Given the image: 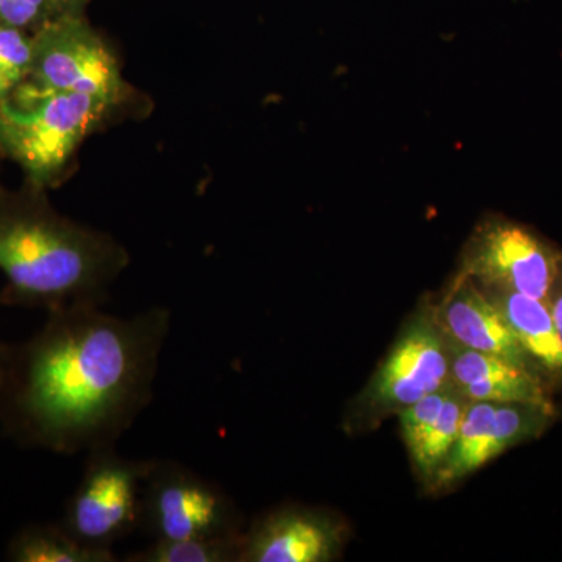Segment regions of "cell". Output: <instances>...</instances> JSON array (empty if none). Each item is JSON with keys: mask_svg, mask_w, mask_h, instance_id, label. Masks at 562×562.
I'll return each mask as SVG.
<instances>
[{"mask_svg": "<svg viewBox=\"0 0 562 562\" xmlns=\"http://www.w3.org/2000/svg\"><path fill=\"white\" fill-rule=\"evenodd\" d=\"M239 538L151 541L125 562H239Z\"/></svg>", "mask_w": 562, "mask_h": 562, "instance_id": "2e32d148", "label": "cell"}, {"mask_svg": "<svg viewBox=\"0 0 562 562\" xmlns=\"http://www.w3.org/2000/svg\"><path fill=\"white\" fill-rule=\"evenodd\" d=\"M138 530L151 541L233 539L243 535L244 522L220 484L180 462L151 458Z\"/></svg>", "mask_w": 562, "mask_h": 562, "instance_id": "8992f818", "label": "cell"}, {"mask_svg": "<svg viewBox=\"0 0 562 562\" xmlns=\"http://www.w3.org/2000/svg\"><path fill=\"white\" fill-rule=\"evenodd\" d=\"M562 255L524 225L484 217L462 249L458 272L486 290L519 292L549 302Z\"/></svg>", "mask_w": 562, "mask_h": 562, "instance_id": "ba28073f", "label": "cell"}, {"mask_svg": "<svg viewBox=\"0 0 562 562\" xmlns=\"http://www.w3.org/2000/svg\"><path fill=\"white\" fill-rule=\"evenodd\" d=\"M83 473L65 505L60 524L94 550L113 547L138 530L140 495L150 460H131L116 447L85 454Z\"/></svg>", "mask_w": 562, "mask_h": 562, "instance_id": "52a82bcc", "label": "cell"}, {"mask_svg": "<svg viewBox=\"0 0 562 562\" xmlns=\"http://www.w3.org/2000/svg\"><path fill=\"white\" fill-rule=\"evenodd\" d=\"M7 350H9V344L0 341V387H2L3 372H5Z\"/></svg>", "mask_w": 562, "mask_h": 562, "instance_id": "44dd1931", "label": "cell"}, {"mask_svg": "<svg viewBox=\"0 0 562 562\" xmlns=\"http://www.w3.org/2000/svg\"><path fill=\"white\" fill-rule=\"evenodd\" d=\"M31 66V33L0 22V83L10 95L29 80Z\"/></svg>", "mask_w": 562, "mask_h": 562, "instance_id": "e0dca14e", "label": "cell"}, {"mask_svg": "<svg viewBox=\"0 0 562 562\" xmlns=\"http://www.w3.org/2000/svg\"><path fill=\"white\" fill-rule=\"evenodd\" d=\"M468 405L450 382L397 414L414 472L428 492L452 453Z\"/></svg>", "mask_w": 562, "mask_h": 562, "instance_id": "7c38bea8", "label": "cell"}, {"mask_svg": "<svg viewBox=\"0 0 562 562\" xmlns=\"http://www.w3.org/2000/svg\"><path fill=\"white\" fill-rule=\"evenodd\" d=\"M124 111L79 92L41 90L22 83L0 102V155L21 169L25 183L50 191L92 133Z\"/></svg>", "mask_w": 562, "mask_h": 562, "instance_id": "3957f363", "label": "cell"}, {"mask_svg": "<svg viewBox=\"0 0 562 562\" xmlns=\"http://www.w3.org/2000/svg\"><path fill=\"white\" fill-rule=\"evenodd\" d=\"M55 16H60L52 0H0V22L35 33Z\"/></svg>", "mask_w": 562, "mask_h": 562, "instance_id": "ac0fdd59", "label": "cell"}, {"mask_svg": "<svg viewBox=\"0 0 562 562\" xmlns=\"http://www.w3.org/2000/svg\"><path fill=\"white\" fill-rule=\"evenodd\" d=\"M435 308L443 333L454 341L538 371L520 347L501 310L464 273L457 272L449 281L441 299L435 302Z\"/></svg>", "mask_w": 562, "mask_h": 562, "instance_id": "8fae6325", "label": "cell"}, {"mask_svg": "<svg viewBox=\"0 0 562 562\" xmlns=\"http://www.w3.org/2000/svg\"><path fill=\"white\" fill-rule=\"evenodd\" d=\"M549 306L550 312H552L554 325H557V330L560 333L562 342V268L560 276H558L557 281H554L552 291H550Z\"/></svg>", "mask_w": 562, "mask_h": 562, "instance_id": "d6986e66", "label": "cell"}, {"mask_svg": "<svg viewBox=\"0 0 562 562\" xmlns=\"http://www.w3.org/2000/svg\"><path fill=\"white\" fill-rule=\"evenodd\" d=\"M27 81L41 90L92 95L121 111L136 102L116 54L85 13L60 14L33 33Z\"/></svg>", "mask_w": 562, "mask_h": 562, "instance_id": "5b68a950", "label": "cell"}, {"mask_svg": "<svg viewBox=\"0 0 562 562\" xmlns=\"http://www.w3.org/2000/svg\"><path fill=\"white\" fill-rule=\"evenodd\" d=\"M2 161H3V157H2V155H0V171H2ZM0 184H2V181H0Z\"/></svg>", "mask_w": 562, "mask_h": 562, "instance_id": "603a6c76", "label": "cell"}, {"mask_svg": "<svg viewBox=\"0 0 562 562\" xmlns=\"http://www.w3.org/2000/svg\"><path fill=\"white\" fill-rule=\"evenodd\" d=\"M349 541L341 517L313 506L284 505L243 531L239 562H328Z\"/></svg>", "mask_w": 562, "mask_h": 562, "instance_id": "30bf717a", "label": "cell"}, {"mask_svg": "<svg viewBox=\"0 0 562 562\" xmlns=\"http://www.w3.org/2000/svg\"><path fill=\"white\" fill-rule=\"evenodd\" d=\"M553 416V405L469 402L457 443L436 476L431 494L449 491L506 450L538 438Z\"/></svg>", "mask_w": 562, "mask_h": 562, "instance_id": "9c48e42d", "label": "cell"}, {"mask_svg": "<svg viewBox=\"0 0 562 562\" xmlns=\"http://www.w3.org/2000/svg\"><path fill=\"white\" fill-rule=\"evenodd\" d=\"M90 0H52L58 14L85 13V7Z\"/></svg>", "mask_w": 562, "mask_h": 562, "instance_id": "ffe728a7", "label": "cell"}, {"mask_svg": "<svg viewBox=\"0 0 562 562\" xmlns=\"http://www.w3.org/2000/svg\"><path fill=\"white\" fill-rule=\"evenodd\" d=\"M482 290L501 310L532 364L542 371L562 376V342L549 302L519 294V292L486 290V288Z\"/></svg>", "mask_w": 562, "mask_h": 562, "instance_id": "5bb4252c", "label": "cell"}, {"mask_svg": "<svg viewBox=\"0 0 562 562\" xmlns=\"http://www.w3.org/2000/svg\"><path fill=\"white\" fill-rule=\"evenodd\" d=\"M171 312L131 317L101 305L47 313L24 342L9 344L0 428L25 449L88 454L116 447L154 398Z\"/></svg>", "mask_w": 562, "mask_h": 562, "instance_id": "6da1fadb", "label": "cell"}, {"mask_svg": "<svg viewBox=\"0 0 562 562\" xmlns=\"http://www.w3.org/2000/svg\"><path fill=\"white\" fill-rule=\"evenodd\" d=\"M131 266V254L110 233L70 220L52 205L49 191L22 181L0 184V301L46 313L72 305H103Z\"/></svg>", "mask_w": 562, "mask_h": 562, "instance_id": "7a4b0ae2", "label": "cell"}, {"mask_svg": "<svg viewBox=\"0 0 562 562\" xmlns=\"http://www.w3.org/2000/svg\"><path fill=\"white\" fill-rule=\"evenodd\" d=\"M5 557L13 562L120 561L114 552L83 546L60 522L25 525L10 539Z\"/></svg>", "mask_w": 562, "mask_h": 562, "instance_id": "9a60e30c", "label": "cell"}, {"mask_svg": "<svg viewBox=\"0 0 562 562\" xmlns=\"http://www.w3.org/2000/svg\"><path fill=\"white\" fill-rule=\"evenodd\" d=\"M450 384L449 357L435 302L417 305L403 324L382 364L373 372L346 417L350 431L371 430L387 416L422 401Z\"/></svg>", "mask_w": 562, "mask_h": 562, "instance_id": "277c9868", "label": "cell"}, {"mask_svg": "<svg viewBox=\"0 0 562 562\" xmlns=\"http://www.w3.org/2000/svg\"><path fill=\"white\" fill-rule=\"evenodd\" d=\"M10 94L7 92L5 88H3V85L0 83V102L5 101V99H9Z\"/></svg>", "mask_w": 562, "mask_h": 562, "instance_id": "7402d4cb", "label": "cell"}, {"mask_svg": "<svg viewBox=\"0 0 562 562\" xmlns=\"http://www.w3.org/2000/svg\"><path fill=\"white\" fill-rule=\"evenodd\" d=\"M446 344L450 382L469 402L553 405L535 369L462 346L447 335Z\"/></svg>", "mask_w": 562, "mask_h": 562, "instance_id": "4fadbf2b", "label": "cell"}]
</instances>
